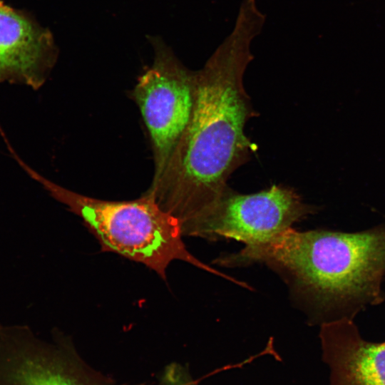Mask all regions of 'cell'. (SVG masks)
Masks as SVG:
<instances>
[{
	"label": "cell",
	"instance_id": "1",
	"mask_svg": "<svg viewBox=\"0 0 385 385\" xmlns=\"http://www.w3.org/2000/svg\"><path fill=\"white\" fill-rule=\"evenodd\" d=\"M265 16L251 2L241 4L235 26L195 71L189 122L168 163L146 191L181 229L215 205L227 180L253 151L245 133L255 115L243 78L252 61V40Z\"/></svg>",
	"mask_w": 385,
	"mask_h": 385
},
{
	"label": "cell",
	"instance_id": "2",
	"mask_svg": "<svg viewBox=\"0 0 385 385\" xmlns=\"http://www.w3.org/2000/svg\"><path fill=\"white\" fill-rule=\"evenodd\" d=\"M231 267L262 262L283 274L321 322L353 319L385 299V224L354 232L292 227L222 257Z\"/></svg>",
	"mask_w": 385,
	"mask_h": 385
},
{
	"label": "cell",
	"instance_id": "3",
	"mask_svg": "<svg viewBox=\"0 0 385 385\" xmlns=\"http://www.w3.org/2000/svg\"><path fill=\"white\" fill-rule=\"evenodd\" d=\"M26 170L53 198L82 219L99 242L102 251L141 263L163 279L169 265L174 260H182L233 280L188 252L182 240L179 220L164 211L148 192L131 200H104L66 189L31 168Z\"/></svg>",
	"mask_w": 385,
	"mask_h": 385
},
{
	"label": "cell",
	"instance_id": "4",
	"mask_svg": "<svg viewBox=\"0 0 385 385\" xmlns=\"http://www.w3.org/2000/svg\"><path fill=\"white\" fill-rule=\"evenodd\" d=\"M148 37L154 61L138 78L133 93L150 135L155 180L189 122L195 72L185 68L160 37Z\"/></svg>",
	"mask_w": 385,
	"mask_h": 385
},
{
	"label": "cell",
	"instance_id": "5",
	"mask_svg": "<svg viewBox=\"0 0 385 385\" xmlns=\"http://www.w3.org/2000/svg\"><path fill=\"white\" fill-rule=\"evenodd\" d=\"M314 212L293 189L283 185L247 195L229 188L215 205L183 227L182 233L249 245L266 241Z\"/></svg>",
	"mask_w": 385,
	"mask_h": 385
},
{
	"label": "cell",
	"instance_id": "6",
	"mask_svg": "<svg viewBox=\"0 0 385 385\" xmlns=\"http://www.w3.org/2000/svg\"><path fill=\"white\" fill-rule=\"evenodd\" d=\"M36 338L27 326L0 324V385H114L91 370L70 341Z\"/></svg>",
	"mask_w": 385,
	"mask_h": 385
},
{
	"label": "cell",
	"instance_id": "7",
	"mask_svg": "<svg viewBox=\"0 0 385 385\" xmlns=\"http://www.w3.org/2000/svg\"><path fill=\"white\" fill-rule=\"evenodd\" d=\"M58 54L48 29L0 0V83H23L38 89Z\"/></svg>",
	"mask_w": 385,
	"mask_h": 385
},
{
	"label": "cell",
	"instance_id": "8",
	"mask_svg": "<svg viewBox=\"0 0 385 385\" xmlns=\"http://www.w3.org/2000/svg\"><path fill=\"white\" fill-rule=\"evenodd\" d=\"M319 339L329 385H385V341L364 339L348 319L322 324Z\"/></svg>",
	"mask_w": 385,
	"mask_h": 385
},
{
	"label": "cell",
	"instance_id": "9",
	"mask_svg": "<svg viewBox=\"0 0 385 385\" xmlns=\"http://www.w3.org/2000/svg\"><path fill=\"white\" fill-rule=\"evenodd\" d=\"M159 385H197L188 370L181 364L172 363L168 365L160 377Z\"/></svg>",
	"mask_w": 385,
	"mask_h": 385
}]
</instances>
